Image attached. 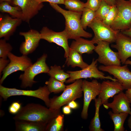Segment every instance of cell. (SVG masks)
Masks as SVG:
<instances>
[{"mask_svg":"<svg viewBox=\"0 0 131 131\" xmlns=\"http://www.w3.org/2000/svg\"><path fill=\"white\" fill-rule=\"evenodd\" d=\"M64 4L69 10L82 12L85 8V3L80 0H65Z\"/></svg>","mask_w":131,"mask_h":131,"instance_id":"f546056e","label":"cell"},{"mask_svg":"<svg viewBox=\"0 0 131 131\" xmlns=\"http://www.w3.org/2000/svg\"><path fill=\"white\" fill-rule=\"evenodd\" d=\"M125 65H131V61L129 60H127L125 62Z\"/></svg>","mask_w":131,"mask_h":131,"instance_id":"ee69618b","label":"cell"},{"mask_svg":"<svg viewBox=\"0 0 131 131\" xmlns=\"http://www.w3.org/2000/svg\"><path fill=\"white\" fill-rule=\"evenodd\" d=\"M6 41L4 39L0 40V57L7 58L8 54L13 49L12 46Z\"/></svg>","mask_w":131,"mask_h":131,"instance_id":"d6a6232c","label":"cell"},{"mask_svg":"<svg viewBox=\"0 0 131 131\" xmlns=\"http://www.w3.org/2000/svg\"><path fill=\"white\" fill-rule=\"evenodd\" d=\"M12 0H0V2H2L6 1L8 2L10 4Z\"/></svg>","mask_w":131,"mask_h":131,"instance_id":"f6af8a7d","label":"cell"},{"mask_svg":"<svg viewBox=\"0 0 131 131\" xmlns=\"http://www.w3.org/2000/svg\"><path fill=\"white\" fill-rule=\"evenodd\" d=\"M60 109L52 110L41 104L33 103L21 107L13 117L15 121H26L47 126L54 118L61 114Z\"/></svg>","mask_w":131,"mask_h":131,"instance_id":"6da1fadb","label":"cell"},{"mask_svg":"<svg viewBox=\"0 0 131 131\" xmlns=\"http://www.w3.org/2000/svg\"><path fill=\"white\" fill-rule=\"evenodd\" d=\"M114 125V131H124V124L128 114L124 113H116L110 111L108 112Z\"/></svg>","mask_w":131,"mask_h":131,"instance_id":"603a6c76","label":"cell"},{"mask_svg":"<svg viewBox=\"0 0 131 131\" xmlns=\"http://www.w3.org/2000/svg\"><path fill=\"white\" fill-rule=\"evenodd\" d=\"M62 111L65 115H69L71 113V108L68 105L64 106L62 108Z\"/></svg>","mask_w":131,"mask_h":131,"instance_id":"f35d334b","label":"cell"},{"mask_svg":"<svg viewBox=\"0 0 131 131\" xmlns=\"http://www.w3.org/2000/svg\"><path fill=\"white\" fill-rule=\"evenodd\" d=\"M45 84L49 91L51 93H58L63 91L66 87L64 83L50 77Z\"/></svg>","mask_w":131,"mask_h":131,"instance_id":"83f0119b","label":"cell"},{"mask_svg":"<svg viewBox=\"0 0 131 131\" xmlns=\"http://www.w3.org/2000/svg\"><path fill=\"white\" fill-rule=\"evenodd\" d=\"M94 33L91 40L93 43L97 44L99 41H104L110 43L115 42L118 33L120 32L113 29L102 21L95 18L88 26Z\"/></svg>","mask_w":131,"mask_h":131,"instance_id":"52a82bcc","label":"cell"},{"mask_svg":"<svg viewBox=\"0 0 131 131\" xmlns=\"http://www.w3.org/2000/svg\"><path fill=\"white\" fill-rule=\"evenodd\" d=\"M125 94L128 100L131 103V88L127 90Z\"/></svg>","mask_w":131,"mask_h":131,"instance_id":"ab89813d","label":"cell"},{"mask_svg":"<svg viewBox=\"0 0 131 131\" xmlns=\"http://www.w3.org/2000/svg\"><path fill=\"white\" fill-rule=\"evenodd\" d=\"M49 4L64 17L65 27L64 30L68 39L75 40L80 37L88 38L92 37V34L85 31L82 26L81 19L82 12L67 10L63 9L57 4L51 3Z\"/></svg>","mask_w":131,"mask_h":131,"instance_id":"7a4b0ae2","label":"cell"},{"mask_svg":"<svg viewBox=\"0 0 131 131\" xmlns=\"http://www.w3.org/2000/svg\"><path fill=\"white\" fill-rule=\"evenodd\" d=\"M95 46L91 40L80 37L73 41L70 47L82 55L85 53L88 54H92Z\"/></svg>","mask_w":131,"mask_h":131,"instance_id":"ffe728a7","label":"cell"},{"mask_svg":"<svg viewBox=\"0 0 131 131\" xmlns=\"http://www.w3.org/2000/svg\"><path fill=\"white\" fill-rule=\"evenodd\" d=\"M98 62L97 59H95L94 58L91 64L84 69L78 71H67L66 72L69 74L70 77L65 82L72 83L78 79L87 78L109 79L114 81H117L116 79L111 76H105L104 74L99 71L98 68Z\"/></svg>","mask_w":131,"mask_h":131,"instance_id":"8992f818","label":"cell"},{"mask_svg":"<svg viewBox=\"0 0 131 131\" xmlns=\"http://www.w3.org/2000/svg\"><path fill=\"white\" fill-rule=\"evenodd\" d=\"M47 74L50 77L64 83L70 77L68 73L65 72L60 66L56 65L50 67Z\"/></svg>","mask_w":131,"mask_h":131,"instance_id":"484cf974","label":"cell"},{"mask_svg":"<svg viewBox=\"0 0 131 131\" xmlns=\"http://www.w3.org/2000/svg\"><path fill=\"white\" fill-rule=\"evenodd\" d=\"M23 21L8 15L0 16V38L8 40Z\"/></svg>","mask_w":131,"mask_h":131,"instance_id":"e0dca14e","label":"cell"},{"mask_svg":"<svg viewBox=\"0 0 131 131\" xmlns=\"http://www.w3.org/2000/svg\"><path fill=\"white\" fill-rule=\"evenodd\" d=\"M21 104L18 101L13 102L10 106L8 108V111L12 114H16L21 109Z\"/></svg>","mask_w":131,"mask_h":131,"instance_id":"e575fe53","label":"cell"},{"mask_svg":"<svg viewBox=\"0 0 131 131\" xmlns=\"http://www.w3.org/2000/svg\"><path fill=\"white\" fill-rule=\"evenodd\" d=\"M67 104L72 109H76L79 107L78 104L74 100L70 102Z\"/></svg>","mask_w":131,"mask_h":131,"instance_id":"74e56055","label":"cell"},{"mask_svg":"<svg viewBox=\"0 0 131 131\" xmlns=\"http://www.w3.org/2000/svg\"><path fill=\"white\" fill-rule=\"evenodd\" d=\"M40 3L44 2H48L49 3H53L56 4H64L65 0H37Z\"/></svg>","mask_w":131,"mask_h":131,"instance_id":"8d00e7d4","label":"cell"},{"mask_svg":"<svg viewBox=\"0 0 131 131\" xmlns=\"http://www.w3.org/2000/svg\"><path fill=\"white\" fill-rule=\"evenodd\" d=\"M115 44L111 47L116 49L121 63L125 64L129 58H131V38L120 32L115 42Z\"/></svg>","mask_w":131,"mask_h":131,"instance_id":"2e32d148","label":"cell"},{"mask_svg":"<svg viewBox=\"0 0 131 131\" xmlns=\"http://www.w3.org/2000/svg\"><path fill=\"white\" fill-rule=\"evenodd\" d=\"M64 115H59L54 118L47 125L45 131H64Z\"/></svg>","mask_w":131,"mask_h":131,"instance_id":"4316f807","label":"cell"},{"mask_svg":"<svg viewBox=\"0 0 131 131\" xmlns=\"http://www.w3.org/2000/svg\"><path fill=\"white\" fill-rule=\"evenodd\" d=\"M82 87L84 98L81 116L82 119L86 120L88 118V109L90 102L100 93L101 83L96 79L93 80L91 81L84 80L82 81Z\"/></svg>","mask_w":131,"mask_h":131,"instance_id":"9c48e42d","label":"cell"},{"mask_svg":"<svg viewBox=\"0 0 131 131\" xmlns=\"http://www.w3.org/2000/svg\"><path fill=\"white\" fill-rule=\"evenodd\" d=\"M124 89L122 84L118 81L107 80L101 83V90L98 98L101 100V104L108 102V99L115 95L123 91Z\"/></svg>","mask_w":131,"mask_h":131,"instance_id":"ac0fdd59","label":"cell"},{"mask_svg":"<svg viewBox=\"0 0 131 131\" xmlns=\"http://www.w3.org/2000/svg\"><path fill=\"white\" fill-rule=\"evenodd\" d=\"M47 57V54H43L35 62L28 67L23 73L20 75L19 79L21 81V88L32 87L34 84L37 82L34 80L36 75L41 73H48L50 68L46 62Z\"/></svg>","mask_w":131,"mask_h":131,"instance_id":"277c9868","label":"cell"},{"mask_svg":"<svg viewBox=\"0 0 131 131\" xmlns=\"http://www.w3.org/2000/svg\"><path fill=\"white\" fill-rule=\"evenodd\" d=\"M129 0L131 2V0Z\"/></svg>","mask_w":131,"mask_h":131,"instance_id":"bcb514c9","label":"cell"},{"mask_svg":"<svg viewBox=\"0 0 131 131\" xmlns=\"http://www.w3.org/2000/svg\"><path fill=\"white\" fill-rule=\"evenodd\" d=\"M111 6L103 0H102L100 6L95 11V18L103 21L108 14Z\"/></svg>","mask_w":131,"mask_h":131,"instance_id":"4dcf8cb0","label":"cell"},{"mask_svg":"<svg viewBox=\"0 0 131 131\" xmlns=\"http://www.w3.org/2000/svg\"><path fill=\"white\" fill-rule=\"evenodd\" d=\"M10 62L2 72L0 80L2 84L6 78L12 74L18 71L24 72L33 64L31 59L27 56H18L10 52L8 56Z\"/></svg>","mask_w":131,"mask_h":131,"instance_id":"8fae6325","label":"cell"},{"mask_svg":"<svg viewBox=\"0 0 131 131\" xmlns=\"http://www.w3.org/2000/svg\"><path fill=\"white\" fill-rule=\"evenodd\" d=\"M66 64L68 66H71L73 68L77 67L81 69L87 67L89 65L83 61L82 55L70 48L68 57L66 59Z\"/></svg>","mask_w":131,"mask_h":131,"instance_id":"44dd1931","label":"cell"},{"mask_svg":"<svg viewBox=\"0 0 131 131\" xmlns=\"http://www.w3.org/2000/svg\"><path fill=\"white\" fill-rule=\"evenodd\" d=\"M95 111L94 117L91 119L89 126L90 131H104L101 127V123L99 118V109L101 105V100L99 98L94 99Z\"/></svg>","mask_w":131,"mask_h":131,"instance_id":"cb8c5ba5","label":"cell"},{"mask_svg":"<svg viewBox=\"0 0 131 131\" xmlns=\"http://www.w3.org/2000/svg\"><path fill=\"white\" fill-rule=\"evenodd\" d=\"M10 62V60L7 58L0 57V77L4 70Z\"/></svg>","mask_w":131,"mask_h":131,"instance_id":"d590c367","label":"cell"},{"mask_svg":"<svg viewBox=\"0 0 131 131\" xmlns=\"http://www.w3.org/2000/svg\"><path fill=\"white\" fill-rule=\"evenodd\" d=\"M51 93L47 86L40 87L35 90H25L15 88H9L0 84V95L4 100L6 101L10 97L15 96H25L36 98L43 100L47 106L49 107Z\"/></svg>","mask_w":131,"mask_h":131,"instance_id":"5b68a950","label":"cell"},{"mask_svg":"<svg viewBox=\"0 0 131 131\" xmlns=\"http://www.w3.org/2000/svg\"><path fill=\"white\" fill-rule=\"evenodd\" d=\"M121 32L123 34L131 38V26L128 29Z\"/></svg>","mask_w":131,"mask_h":131,"instance_id":"60d3db41","label":"cell"},{"mask_svg":"<svg viewBox=\"0 0 131 131\" xmlns=\"http://www.w3.org/2000/svg\"><path fill=\"white\" fill-rule=\"evenodd\" d=\"M96 11L85 8L82 11L81 19L82 26L84 30L96 18Z\"/></svg>","mask_w":131,"mask_h":131,"instance_id":"f1b7e54d","label":"cell"},{"mask_svg":"<svg viewBox=\"0 0 131 131\" xmlns=\"http://www.w3.org/2000/svg\"><path fill=\"white\" fill-rule=\"evenodd\" d=\"M130 116L129 117L128 121V125L131 131V113L130 114Z\"/></svg>","mask_w":131,"mask_h":131,"instance_id":"7bdbcfd3","label":"cell"},{"mask_svg":"<svg viewBox=\"0 0 131 131\" xmlns=\"http://www.w3.org/2000/svg\"><path fill=\"white\" fill-rule=\"evenodd\" d=\"M0 11L1 12L8 13L13 18L22 19V13L20 7L12 6L7 1L0 2Z\"/></svg>","mask_w":131,"mask_h":131,"instance_id":"d4e9b609","label":"cell"},{"mask_svg":"<svg viewBox=\"0 0 131 131\" xmlns=\"http://www.w3.org/2000/svg\"><path fill=\"white\" fill-rule=\"evenodd\" d=\"M108 4L110 6L116 5V0H103Z\"/></svg>","mask_w":131,"mask_h":131,"instance_id":"b9f144b4","label":"cell"},{"mask_svg":"<svg viewBox=\"0 0 131 131\" xmlns=\"http://www.w3.org/2000/svg\"><path fill=\"white\" fill-rule=\"evenodd\" d=\"M110 44L104 41H99L97 43L94 50L98 55V62L105 66H121L118 53L110 48Z\"/></svg>","mask_w":131,"mask_h":131,"instance_id":"30bf717a","label":"cell"},{"mask_svg":"<svg viewBox=\"0 0 131 131\" xmlns=\"http://www.w3.org/2000/svg\"><path fill=\"white\" fill-rule=\"evenodd\" d=\"M41 39L45 40L49 43H54L62 47L65 51L64 57H67L70 50L67 35L64 30L62 32H57L44 26L40 32Z\"/></svg>","mask_w":131,"mask_h":131,"instance_id":"7c38bea8","label":"cell"},{"mask_svg":"<svg viewBox=\"0 0 131 131\" xmlns=\"http://www.w3.org/2000/svg\"><path fill=\"white\" fill-rule=\"evenodd\" d=\"M102 0H87L85 3V8L96 11L100 5Z\"/></svg>","mask_w":131,"mask_h":131,"instance_id":"836d02e7","label":"cell"},{"mask_svg":"<svg viewBox=\"0 0 131 131\" xmlns=\"http://www.w3.org/2000/svg\"><path fill=\"white\" fill-rule=\"evenodd\" d=\"M10 4L20 7L22 13V19L28 23L44 6L37 0H12Z\"/></svg>","mask_w":131,"mask_h":131,"instance_id":"5bb4252c","label":"cell"},{"mask_svg":"<svg viewBox=\"0 0 131 131\" xmlns=\"http://www.w3.org/2000/svg\"><path fill=\"white\" fill-rule=\"evenodd\" d=\"M118 10L117 17L110 27L122 32L131 26V2L125 0H116Z\"/></svg>","mask_w":131,"mask_h":131,"instance_id":"ba28073f","label":"cell"},{"mask_svg":"<svg viewBox=\"0 0 131 131\" xmlns=\"http://www.w3.org/2000/svg\"><path fill=\"white\" fill-rule=\"evenodd\" d=\"M118 13L116 5L111 6L108 14L102 21L106 25L110 26L115 20Z\"/></svg>","mask_w":131,"mask_h":131,"instance_id":"1f68e13d","label":"cell"},{"mask_svg":"<svg viewBox=\"0 0 131 131\" xmlns=\"http://www.w3.org/2000/svg\"><path fill=\"white\" fill-rule=\"evenodd\" d=\"M19 34L23 36L25 41L20 45L19 51L22 55L27 56L33 52L38 47L41 39L40 32L31 29L26 32H20Z\"/></svg>","mask_w":131,"mask_h":131,"instance_id":"9a60e30c","label":"cell"},{"mask_svg":"<svg viewBox=\"0 0 131 131\" xmlns=\"http://www.w3.org/2000/svg\"><path fill=\"white\" fill-rule=\"evenodd\" d=\"M16 131H45L46 125L39 123L26 121H15Z\"/></svg>","mask_w":131,"mask_h":131,"instance_id":"7402d4cb","label":"cell"},{"mask_svg":"<svg viewBox=\"0 0 131 131\" xmlns=\"http://www.w3.org/2000/svg\"><path fill=\"white\" fill-rule=\"evenodd\" d=\"M98 68L99 70L108 72L113 75L122 84L124 90L131 88V71L128 68L127 65L123 66L103 65L99 66Z\"/></svg>","mask_w":131,"mask_h":131,"instance_id":"4fadbf2b","label":"cell"},{"mask_svg":"<svg viewBox=\"0 0 131 131\" xmlns=\"http://www.w3.org/2000/svg\"><path fill=\"white\" fill-rule=\"evenodd\" d=\"M82 79L76 80L70 85H66L62 93L50 99L49 108L52 110L60 109L61 107L70 102L81 98L83 92Z\"/></svg>","mask_w":131,"mask_h":131,"instance_id":"3957f363","label":"cell"},{"mask_svg":"<svg viewBox=\"0 0 131 131\" xmlns=\"http://www.w3.org/2000/svg\"><path fill=\"white\" fill-rule=\"evenodd\" d=\"M130 103L125 93L123 91L114 96L112 102H108L103 105L106 109L111 108L114 113H124L130 115L131 113Z\"/></svg>","mask_w":131,"mask_h":131,"instance_id":"d6986e66","label":"cell"}]
</instances>
